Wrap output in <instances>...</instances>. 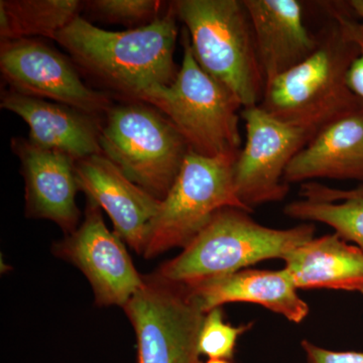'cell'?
I'll return each mask as SVG.
<instances>
[{
  "mask_svg": "<svg viewBox=\"0 0 363 363\" xmlns=\"http://www.w3.org/2000/svg\"><path fill=\"white\" fill-rule=\"evenodd\" d=\"M345 6V4H344ZM344 6L329 4L331 21L316 50L302 63L266 83L259 106L279 121L314 138L327 126L363 111V100L348 83L362 52L358 26Z\"/></svg>",
  "mask_w": 363,
  "mask_h": 363,
  "instance_id": "6da1fadb",
  "label": "cell"
},
{
  "mask_svg": "<svg viewBox=\"0 0 363 363\" xmlns=\"http://www.w3.org/2000/svg\"><path fill=\"white\" fill-rule=\"evenodd\" d=\"M177 21L172 2L152 23L124 32L102 30L79 16L54 40L86 75L128 101H140L178 75Z\"/></svg>",
  "mask_w": 363,
  "mask_h": 363,
  "instance_id": "7a4b0ae2",
  "label": "cell"
},
{
  "mask_svg": "<svg viewBox=\"0 0 363 363\" xmlns=\"http://www.w3.org/2000/svg\"><path fill=\"white\" fill-rule=\"evenodd\" d=\"M250 213L235 207L219 210L178 257L164 262L154 274L172 283L192 286L262 260L283 259L314 238L312 223L271 228L253 220Z\"/></svg>",
  "mask_w": 363,
  "mask_h": 363,
  "instance_id": "3957f363",
  "label": "cell"
},
{
  "mask_svg": "<svg viewBox=\"0 0 363 363\" xmlns=\"http://www.w3.org/2000/svg\"><path fill=\"white\" fill-rule=\"evenodd\" d=\"M172 6L203 70L233 91L243 108L259 105L266 79L242 0H177Z\"/></svg>",
  "mask_w": 363,
  "mask_h": 363,
  "instance_id": "277c9868",
  "label": "cell"
},
{
  "mask_svg": "<svg viewBox=\"0 0 363 363\" xmlns=\"http://www.w3.org/2000/svg\"><path fill=\"white\" fill-rule=\"evenodd\" d=\"M183 48V63L173 84L149 91L140 102L161 111L196 154L238 157L242 143V104L233 91L196 61L186 28Z\"/></svg>",
  "mask_w": 363,
  "mask_h": 363,
  "instance_id": "5b68a950",
  "label": "cell"
},
{
  "mask_svg": "<svg viewBox=\"0 0 363 363\" xmlns=\"http://www.w3.org/2000/svg\"><path fill=\"white\" fill-rule=\"evenodd\" d=\"M100 147L130 181L161 201L190 152L173 123L152 105L140 101L113 106L107 112Z\"/></svg>",
  "mask_w": 363,
  "mask_h": 363,
  "instance_id": "8992f818",
  "label": "cell"
},
{
  "mask_svg": "<svg viewBox=\"0 0 363 363\" xmlns=\"http://www.w3.org/2000/svg\"><path fill=\"white\" fill-rule=\"evenodd\" d=\"M238 157H207L190 150L173 187L150 224L143 257L154 259L172 248L187 247L219 210L250 212L234 190Z\"/></svg>",
  "mask_w": 363,
  "mask_h": 363,
  "instance_id": "52a82bcc",
  "label": "cell"
},
{
  "mask_svg": "<svg viewBox=\"0 0 363 363\" xmlns=\"http://www.w3.org/2000/svg\"><path fill=\"white\" fill-rule=\"evenodd\" d=\"M123 306L135 331L138 363H201L199 336L205 313L187 286L154 272Z\"/></svg>",
  "mask_w": 363,
  "mask_h": 363,
  "instance_id": "ba28073f",
  "label": "cell"
},
{
  "mask_svg": "<svg viewBox=\"0 0 363 363\" xmlns=\"http://www.w3.org/2000/svg\"><path fill=\"white\" fill-rule=\"evenodd\" d=\"M247 142L233 168L234 190L250 212L252 208L285 199L290 187L286 169L311 140L306 131L279 121L259 105L241 111Z\"/></svg>",
  "mask_w": 363,
  "mask_h": 363,
  "instance_id": "9c48e42d",
  "label": "cell"
},
{
  "mask_svg": "<svg viewBox=\"0 0 363 363\" xmlns=\"http://www.w3.org/2000/svg\"><path fill=\"white\" fill-rule=\"evenodd\" d=\"M0 71L11 90L101 117L114 106L108 93L81 80L75 64L37 39L2 42Z\"/></svg>",
  "mask_w": 363,
  "mask_h": 363,
  "instance_id": "30bf717a",
  "label": "cell"
},
{
  "mask_svg": "<svg viewBox=\"0 0 363 363\" xmlns=\"http://www.w3.org/2000/svg\"><path fill=\"white\" fill-rule=\"evenodd\" d=\"M52 252L84 274L99 307H123L142 286L123 241L105 225L101 208L87 199L85 217L74 233L52 245Z\"/></svg>",
  "mask_w": 363,
  "mask_h": 363,
  "instance_id": "8fae6325",
  "label": "cell"
},
{
  "mask_svg": "<svg viewBox=\"0 0 363 363\" xmlns=\"http://www.w3.org/2000/svg\"><path fill=\"white\" fill-rule=\"evenodd\" d=\"M75 169L79 191L109 215L114 233L143 255L161 200L130 181L104 154L79 160Z\"/></svg>",
  "mask_w": 363,
  "mask_h": 363,
  "instance_id": "7c38bea8",
  "label": "cell"
},
{
  "mask_svg": "<svg viewBox=\"0 0 363 363\" xmlns=\"http://www.w3.org/2000/svg\"><path fill=\"white\" fill-rule=\"evenodd\" d=\"M11 150L21 162L26 184V214L30 218L48 219L65 233L80 225L81 212L76 204L78 192L76 160L57 150L44 149L23 138L11 140Z\"/></svg>",
  "mask_w": 363,
  "mask_h": 363,
  "instance_id": "4fadbf2b",
  "label": "cell"
},
{
  "mask_svg": "<svg viewBox=\"0 0 363 363\" xmlns=\"http://www.w3.org/2000/svg\"><path fill=\"white\" fill-rule=\"evenodd\" d=\"M0 106L28 124V140L38 147L64 152L76 161L102 154L100 117L11 89L2 93Z\"/></svg>",
  "mask_w": 363,
  "mask_h": 363,
  "instance_id": "5bb4252c",
  "label": "cell"
},
{
  "mask_svg": "<svg viewBox=\"0 0 363 363\" xmlns=\"http://www.w3.org/2000/svg\"><path fill=\"white\" fill-rule=\"evenodd\" d=\"M255 33L266 83L304 62L318 45L298 0H242Z\"/></svg>",
  "mask_w": 363,
  "mask_h": 363,
  "instance_id": "9a60e30c",
  "label": "cell"
},
{
  "mask_svg": "<svg viewBox=\"0 0 363 363\" xmlns=\"http://www.w3.org/2000/svg\"><path fill=\"white\" fill-rule=\"evenodd\" d=\"M187 288L205 314L229 303H250L298 324L310 312L285 267L279 271L241 269Z\"/></svg>",
  "mask_w": 363,
  "mask_h": 363,
  "instance_id": "2e32d148",
  "label": "cell"
},
{
  "mask_svg": "<svg viewBox=\"0 0 363 363\" xmlns=\"http://www.w3.org/2000/svg\"><path fill=\"white\" fill-rule=\"evenodd\" d=\"M315 179L363 183V111L320 131L286 169V184H304Z\"/></svg>",
  "mask_w": 363,
  "mask_h": 363,
  "instance_id": "e0dca14e",
  "label": "cell"
},
{
  "mask_svg": "<svg viewBox=\"0 0 363 363\" xmlns=\"http://www.w3.org/2000/svg\"><path fill=\"white\" fill-rule=\"evenodd\" d=\"M298 289L363 294V252L337 233L312 238L283 259Z\"/></svg>",
  "mask_w": 363,
  "mask_h": 363,
  "instance_id": "ac0fdd59",
  "label": "cell"
},
{
  "mask_svg": "<svg viewBox=\"0 0 363 363\" xmlns=\"http://www.w3.org/2000/svg\"><path fill=\"white\" fill-rule=\"evenodd\" d=\"M84 1L79 0H1L2 42L56 35L78 18Z\"/></svg>",
  "mask_w": 363,
  "mask_h": 363,
  "instance_id": "d6986e66",
  "label": "cell"
},
{
  "mask_svg": "<svg viewBox=\"0 0 363 363\" xmlns=\"http://www.w3.org/2000/svg\"><path fill=\"white\" fill-rule=\"evenodd\" d=\"M284 211L297 220L320 222L332 227L344 240L354 243L363 252L362 200L315 202L303 199L286 205Z\"/></svg>",
  "mask_w": 363,
  "mask_h": 363,
  "instance_id": "ffe728a7",
  "label": "cell"
},
{
  "mask_svg": "<svg viewBox=\"0 0 363 363\" xmlns=\"http://www.w3.org/2000/svg\"><path fill=\"white\" fill-rule=\"evenodd\" d=\"M252 323L233 326L227 323L222 307L205 315L199 336V353L209 359L231 360L238 339L252 328Z\"/></svg>",
  "mask_w": 363,
  "mask_h": 363,
  "instance_id": "44dd1931",
  "label": "cell"
},
{
  "mask_svg": "<svg viewBox=\"0 0 363 363\" xmlns=\"http://www.w3.org/2000/svg\"><path fill=\"white\" fill-rule=\"evenodd\" d=\"M164 1L157 0H93L84 9L107 23L143 26L162 16Z\"/></svg>",
  "mask_w": 363,
  "mask_h": 363,
  "instance_id": "7402d4cb",
  "label": "cell"
},
{
  "mask_svg": "<svg viewBox=\"0 0 363 363\" xmlns=\"http://www.w3.org/2000/svg\"><path fill=\"white\" fill-rule=\"evenodd\" d=\"M300 195L305 200L315 202H341L350 199L363 201V185L351 190H340L316 182H307L301 186Z\"/></svg>",
  "mask_w": 363,
  "mask_h": 363,
  "instance_id": "603a6c76",
  "label": "cell"
},
{
  "mask_svg": "<svg viewBox=\"0 0 363 363\" xmlns=\"http://www.w3.org/2000/svg\"><path fill=\"white\" fill-rule=\"evenodd\" d=\"M302 347L308 363H363V352L324 350L308 340L302 341Z\"/></svg>",
  "mask_w": 363,
  "mask_h": 363,
  "instance_id": "cb8c5ba5",
  "label": "cell"
},
{
  "mask_svg": "<svg viewBox=\"0 0 363 363\" xmlns=\"http://www.w3.org/2000/svg\"><path fill=\"white\" fill-rule=\"evenodd\" d=\"M358 35H359L362 52L350 68V74H348V83H350L351 89L354 91L358 96L363 100V35L360 30V26H358Z\"/></svg>",
  "mask_w": 363,
  "mask_h": 363,
  "instance_id": "d4e9b609",
  "label": "cell"
},
{
  "mask_svg": "<svg viewBox=\"0 0 363 363\" xmlns=\"http://www.w3.org/2000/svg\"><path fill=\"white\" fill-rule=\"evenodd\" d=\"M351 11H353L359 18L360 30L363 35V0H350L347 2Z\"/></svg>",
  "mask_w": 363,
  "mask_h": 363,
  "instance_id": "484cf974",
  "label": "cell"
},
{
  "mask_svg": "<svg viewBox=\"0 0 363 363\" xmlns=\"http://www.w3.org/2000/svg\"><path fill=\"white\" fill-rule=\"evenodd\" d=\"M204 363H233L230 360L227 359H209L207 360L206 362Z\"/></svg>",
  "mask_w": 363,
  "mask_h": 363,
  "instance_id": "4316f807",
  "label": "cell"
}]
</instances>
